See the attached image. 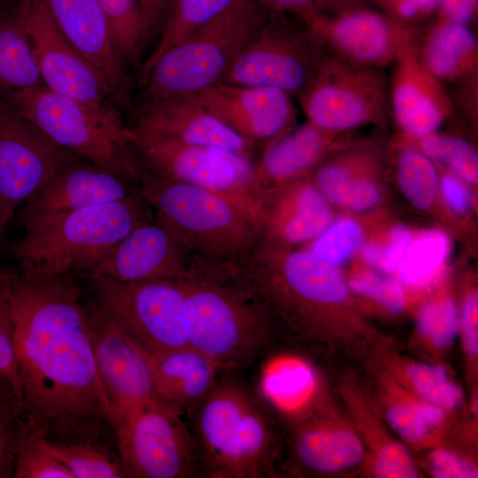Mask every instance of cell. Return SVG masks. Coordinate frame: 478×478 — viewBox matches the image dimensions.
<instances>
[{"mask_svg":"<svg viewBox=\"0 0 478 478\" xmlns=\"http://www.w3.org/2000/svg\"><path fill=\"white\" fill-rule=\"evenodd\" d=\"M217 119L253 144L270 142L292 127V96L270 87L218 83L196 93Z\"/></svg>","mask_w":478,"mask_h":478,"instance_id":"cell-19","label":"cell"},{"mask_svg":"<svg viewBox=\"0 0 478 478\" xmlns=\"http://www.w3.org/2000/svg\"><path fill=\"white\" fill-rule=\"evenodd\" d=\"M131 135L134 153L143 171L223 195L246 209L258 223L251 160L219 149Z\"/></svg>","mask_w":478,"mask_h":478,"instance_id":"cell-12","label":"cell"},{"mask_svg":"<svg viewBox=\"0 0 478 478\" xmlns=\"http://www.w3.org/2000/svg\"><path fill=\"white\" fill-rule=\"evenodd\" d=\"M478 0H439L436 15L468 25L477 17Z\"/></svg>","mask_w":478,"mask_h":478,"instance_id":"cell-51","label":"cell"},{"mask_svg":"<svg viewBox=\"0 0 478 478\" xmlns=\"http://www.w3.org/2000/svg\"><path fill=\"white\" fill-rule=\"evenodd\" d=\"M0 376L13 386L19 399V388L14 346V320L9 290L8 269L0 266Z\"/></svg>","mask_w":478,"mask_h":478,"instance_id":"cell-41","label":"cell"},{"mask_svg":"<svg viewBox=\"0 0 478 478\" xmlns=\"http://www.w3.org/2000/svg\"><path fill=\"white\" fill-rule=\"evenodd\" d=\"M108 21L115 48L127 66L139 64L150 41L137 0H98Z\"/></svg>","mask_w":478,"mask_h":478,"instance_id":"cell-30","label":"cell"},{"mask_svg":"<svg viewBox=\"0 0 478 478\" xmlns=\"http://www.w3.org/2000/svg\"><path fill=\"white\" fill-rule=\"evenodd\" d=\"M319 188L332 201L354 210H366L376 204L379 191L369 181L352 175L347 163H331L321 166L316 175Z\"/></svg>","mask_w":478,"mask_h":478,"instance_id":"cell-33","label":"cell"},{"mask_svg":"<svg viewBox=\"0 0 478 478\" xmlns=\"http://www.w3.org/2000/svg\"><path fill=\"white\" fill-rule=\"evenodd\" d=\"M411 242V232L404 226L396 227L390 235L387 250L382 251L381 267L386 271L397 270Z\"/></svg>","mask_w":478,"mask_h":478,"instance_id":"cell-50","label":"cell"},{"mask_svg":"<svg viewBox=\"0 0 478 478\" xmlns=\"http://www.w3.org/2000/svg\"><path fill=\"white\" fill-rule=\"evenodd\" d=\"M407 375L415 390L426 402L443 409H454L461 403L460 389L449 380L443 366L414 363L408 366Z\"/></svg>","mask_w":478,"mask_h":478,"instance_id":"cell-39","label":"cell"},{"mask_svg":"<svg viewBox=\"0 0 478 478\" xmlns=\"http://www.w3.org/2000/svg\"><path fill=\"white\" fill-rule=\"evenodd\" d=\"M449 250L444 234L429 231L410 243L397 267L399 278L409 286L418 287L431 282L438 274Z\"/></svg>","mask_w":478,"mask_h":478,"instance_id":"cell-32","label":"cell"},{"mask_svg":"<svg viewBox=\"0 0 478 478\" xmlns=\"http://www.w3.org/2000/svg\"><path fill=\"white\" fill-rule=\"evenodd\" d=\"M49 443L51 453L71 472L73 478L127 477L119 455L104 443Z\"/></svg>","mask_w":478,"mask_h":478,"instance_id":"cell-31","label":"cell"},{"mask_svg":"<svg viewBox=\"0 0 478 478\" xmlns=\"http://www.w3.org/2000/svg\"><path fill=\"white\" fill-rule=\"evenodd\" d=\"M410 137L416 139L417 150L428 158L439 161L467 181H477L478 155L474 148L465 140L436 135L435 132Z\"/></svg>","mask_w":478,"mask_h":478,"instance_id":"cell-36","label":"cell"},{"mask_svg":"<svg viewBox=\"0 0 478 478\" xmlns=\"http://www.w3.org/2000/svg\"><path fill=\"white\" fill-rule=\"evenodd\" d=\"M397 173L402 192L410 204L420 209L431 205L438 188V176L430 158L413 148H404Z\"/></svg>","mask_w":478,"mask_h":478,"instance_id":"cell-34","label":"cell"},{"mask_svg":"<svg viewBox=\"0 0 478 478\" xmlns=\"http://www.w3.org/2000/svg\"><path fill=\"white\" fill-rule=\"evenodd\" d=\"M374 1L385 14L412 30L418 24L434 17L439 6V0Z\"/></svg>","mask_w":478,"mask_h":478,"instance_id":"cell-44","label":"cell"},{"mask_svg":"<svg viewBox=\"0 0 478 478\" xmlns=\"http://www.w3.org/2000/svg\"><path fill=\"white\" fill-rule=\"evenodd\" d=\"M42 1L59 31L103 77L116 104L126 106L127 66L115 48L98 0Z\"/></svg>","mask_w":478,"mask_h":478,"instance_id":"cell-20","label":"cell"},{"mask_svg":"<svg viewBox=\"0 0 478 478\" xmlns=\"http://www.w3.org/2000/svg\"><path fill=\"white\" fill-rule=\"evenodd\" d=\"M0 99V229L64 166L79 160Z\"/></svg>","mask_w":478,"mask_h":478,"instance_id":"cell-13","label":"cell"},{"mask_svg":"<svg viewBox=\"0 0 478 478\" xmlns=\"http://www.w3.org/2000/svg\"><path fill=\"white\" fill-rule=\"evenodd\" d=\"M20 405L51 443H104L112 409L91 341L90 299L71 274L8 269Z\"/></svg>","mask_w":478,"mask_h":478,"instance_id":"cell-1","label":"cell"},{"mask_svg":"<svg viewBox=\"0 0 478 478\" xmlns=\"http://www.w3.org/2000/svg\"><path fill=\"white\" fill-rule=\"evenodd\" d=\"M308 121L343 131L382 123L389 111V88L381 69L326 54L299 95Z\"/></svg>","mask_w":478,"mask_h":478,"instance_id":"cell-11","label":"cell"},{"mask_svg":"<svg viewBox=\"0 0 478 478\" xmlns=\"http://www.w3.org/2000/svg\"><path fill=\"white\" fill-rule=\"evenodd\" d=\"M43 85L96 107H118L100 73L59 31L42 0H18Z\"/></svg>","mask_w":478,"mask_h":478,"instance_id":"cell-14","label":"cell"},{"mask_svg":"<svg viewBox=\"0 0 478 478\" xmlns=\"http://www.w3.org/2000/svg\"><path fill=\"white\" fill-rule=\"evenodd\" d=\"M150 40L158 36L175 0H137Z\"/></svg>","mask_w":478,"mask_h":478,"instance_id":"cell-48","label":"cell"},{"mask_svg":"<svg viewBox=\"0 0 478 478\" xmlns=\"http://www.w3.org/2000/svg\"><path fill=\"white\" fill-rule=\"evenodd\" d=\"M443 409L428 402L397 404L386 414L389 426L407 441L418 442L443 420Z\"/></svg>","mask_w":478,"mask_h":478,"instance_id":"cell-38","label":"cell"},{"mask_svg":"<svg viewBox=\"0 0 478 478\" xmlns=\"http://www.w3.org/2000/svg\"><path fill=\"white\" fill-rule=\"evenodd\" d=\"M281 17L270 13L264 19L219 83L270 87L299 96L325 57V48L305 23L296 27Z\"/></svg>","mask_w":478,"mask_h":478,"instance_id":"cell-9","label":"cell"},{"mask_svg":"<svg viewBox=\"0 0 478 478\" xmlns=\"http://www.w3.org/2000/svg\"><path fill=\"white\" fill-rule=\"evenodd\" d=\"M14 478H73L51 453L48 441L27 422L17 451Z\"/></svg>","mask_w":478,"mask_h":478,"instance_id":"cell-35","label":"cell"},{"mask_svg":"<svg viewBox=\"0 0 478 478\" xmlns=\"http://www.w3.org/2000/svg\"><path fill=\"white\" fill-rule=\"evenodd\" d=\"M442 190L447 204L459 214L466 213L470 206V198L465 187L458 180L445 175L442 179Z\"/></svg>","mask_w":478,"mask_h":478,"instance_id":"cell-52","label":"cell"},{"mask_svg":"<svg viewBox=\"0 0 478 478\" xmlns=\"http://www.w3.org/2000/svg\"><path fill=\"white\" fill-rule=\"evenodd\" d=\"M275 195L279 197L268 192L258 200L260 243H302L328 228L332 214L324 197L312 185L304 183L286 195Z\"/></svg>","mask_w":478,"mask_h":478,"instance_id":"cell-23","label":"cell"},{"mask_svg":"<svg viewBox=\"0 0 478 478\" xmlns=\"http://www.w3.org/2000/svg\"><path fill=\"white\" fill-rule=\"evenodd\" d=\"M139 194L196 262L240 264L259 243L256 219L242 205L204 188L145 171Z\"/></svg>","mask_w":478,"mask_h":478,"instance_id":"cell-5","label":"cell"},{"mask_svg":"<svg viewBox=\"0 0 478 478\" xmlns=\"http://www.w3.org/2000/svg\"><path fill=\"white\" fill-rule=\"evenodd\" d=\"M412 42L421 65L440 82L476 81L478 43L467 25L435 15Z\"/></svg>","mask_w":478,"mask_h":478,"instance_id":"cell-26","label":"cell"},{"mask_svg":"<svg viewBox=\"0 0 478 478\" xmlns=\"http://www.w3.org/2000/svg\"><path fill=\"white\" fill-rule=\"evenodd\" d=\"M334 132L308 123L268 142L263 155L252 165L251 187L259 197L313 167L328 150Z\"/></svg>","mask_w":478,"mask_h":478,"instance_id":"cell-24","label":"cell"},{"mask_svg":"<svg viewBox=\"0 0 478 478\" xmlns=\"http://www.w3.org/2000/svg\"><path fill=\"white\" fill-rule=\"evenodd\" d=\"M269 14L259 0H239L167 50L141 73L142 104L196 94L219 83Z\"/></svg>","mask_w":478,"mask_h":478,"instance_id":"cell-7","label":"cell"},{"mask_svg":"<svg viewBox=\"0 0 478 478\" xmlns=\"http://www.w3.org/2000/svg\"><path fill=\"white\" fill-rule=\"evenodd\" d=\"M190 416L200 476L273 474L277 436L262 397L248 385L219 379Z\"/></svg>","mask_w":478,"mask_h":478,"instance_id":"cell-4","label":"cell"},{"mask_svg":"<svg viewBox=\"0 0 478 478\" xmlns=\"http://www.w3.org/2000/svg\"><path fill=\"white\" fill-rule=\"evenodd\" d=\"M293 451L302 466L319 474L354 466L360 462L364 452L355 434L316 422L302 424L297 429Z\"/></svg>","mask_w":478,"mask_h":478,"instance_id":"cell-27","label":"cell"},{"mask_svg":"<svg viewBox=\"0 0 478 478\" xmlns=\"http://www.w3.org/2000/svg\"><path fill=\"white\" fill-rule=\"evenodd\" d=\"M150 207L136 192L119 201L34 216L20 221L22 235L2 250L19 271L37 276L83 272L150 218Z\"/></svg>","mask_w":478,"mask_h":478,"instance_id":"cell-3","label":"cell"},{"mask_svg":"<svg viewBox=\"0 0 478 478\" xmlns=\"http://www.w3.org/2000/svg\"><path fill=\"white\" fill-rule=\"evenodd\" d=\"M58 146L105 170L139 181L143 169L118 107H96L43 84L0 98Z\"/></svg>","mask_w":478,"mask_h":478,"instance_id":"cell-6","label":"cell"},{"mask_svg":"<svg viewBox=\"0 0 478 478\" xmlns=\"http://www.w3.org/2000/svg\"><path fill=\"white\" fill-rule=\"evenodd\" d=\"M82 159L60 169L18 212L19 221L121 200L136 193L128 178Z\"/></svg>","mask_w":478,"mask_h":478,"instance_id":"cell-22","label":"cell"},{"mask_svg":"<svg viewBox=\"0 0 478 478\" xmlns=\"http://www.w3.org/2000/svg\"><path fill=\"white\" fill-rule=\"evenodd\" d=\"M27 425L19 397L0 376V478L12 477L17 451Z\"/></svg>","mask_w":478,"mask_h":478,"instance_id":"cell-37","label":"cell"},{"mask_svg":"<svg viewBox=\"0 0 478 478\" xmlns=\"http://www.w3.org/2000/svg\"><path fill=\"white\" fill-rule=\"evenodd\" d=\"M181 281L189 346L221 373L243 370L262 356L274 312L238 264L197 262Z\"/></svg>","mask_w":478,"mask_h":478,"instance_id":"cell-2","label":"cell"},{"mask_svg":"<svg viewBox=\"0 0 478 478\" xmlns=\"http://www.w3.org/2000/svg\"><path fill=\"white\" fill-rule=\"evenodd\" d=\"M42 84L29 37L15 5L0 15V98Z\"/></svg>","mask_w":478,"mask_h":478,"instance_id":"cell-28","label":"cell"},{"mask_svg":"<svg viewBox=\"0 0 478 478\" xmlns=\"http://www.w3.org/2000/svg\"><path fill=\"white\" fill-rule=\"evenodd\" d=\"M239 0H175L150 53L140 66L141 73L167 50L205 25Z\"/></svg>","mask_w":478,"mask_h":478,"instance_id":"cell-29","label":"cell"},{"mask_svg":"<svg viewBox=\"0 0 478 478\" xmlns=\"http://www.w3.org/2000/svg\"><path fill=\"white\" fill-rule=\"evenodd\" d=\"M129 128L135 135L219 149L249 160L255 146L212 114L196 94L142 104Z\"/></svg>","mask_w":478,"mask_h":478,"instance_id":"cell-18","label":"cell"},{"mask_svg":"<svg viewBox=\"0 0 478 478\" xmlns=\"http://www.w3.org/2000/svg\"><path fill=\"white\" fill-rule=\"evenodd\" d=\"M430 469L435 477L439 478H470L477 477L474 466L464 462L452 453L437 450L430 456Z\"/></svg>","mask_w":478,"mask_h":478,"instance_id":"cell-46","label":"cell"},{"mask_svg":"<svg viewBox=\"0 0 478 478\" xmlns=\"http://www.w3.org/2000/svg\"><path fill=\"white\" fill-rule=\"evenodd\" d=\"M271 14L293 15L305 23L319 11L316 0H259Z\"/></svg>","mask_w":478,"mask_h":478,"instance_id":"cell-49","label":"cell"},{"mask_svg":"<svg viewBox=\"0 0 478 478\" xmlns=\"http://www.w3.org/2000/svg\"><path fill=\"white\" fill-rule=\"evenodd\" d=\"M195 263L175 234L158 220L150 218L82 273L120 282L181 280Z\"/></svg>","mask_w":478,"mask_h":478,"instance_id":"cell-17","label":"cell"},{"mask_svg":"<svg viewBox=\"0 0 478 478\" xmlns=\"http://www.w3.org/2000/svg\"><path fill=\"white\" fill-rule=\"evenodd\" d=\"M413 36L392 63L389 103V111L403 133L421 136L436 132L452 113L453 104L443 84L420 62Z\"/></svg>","mask_w":478,"mask_h":478,"instance_id":"cell-21","label":"cell"},{"mask_svg":"<svg viewBox=\"0 0 478 478\" xmlns=\"http://www.w3.org/2000/svg\"><path fill=\"white\" fill-rule=\"evenodd\" d=\"M85 276L89 297L98 312L120 327L148 353L189 345L181 280L120 282Z\"/></svg>","mask_w":478,"mask_h":478,"instance_id":"cell-8","label":"cell"},{"mask_svg":"<svg viewBox=\"0 0 478 478\" xmlns=\"http://www.w3.org/2000/svg\"><path fill=\"white\" fill-rule=\"evenodd\" d=\"M351 287L359 294L376 299L389 312L397 313L405 308L404 290L394 279L367 274L351 280Z\"/></svg>","mask_w":478,"mask_h":478,"instance_id":"cell-43","label":"cell"},{"mask_svg":"<svg viewBox=\"0 0 478 478\" xmlns=\"http://www.w3.org/2000/svg\"><path fill=\"white\" fill-rule=\"evenodd\" d=\"M183 417L163 404L112 419L118 455L127 477L200 476L195 442Z\"/></svg>","mask_w":478,"mask_h":478,"instance_id":"cell-10","label":"cell"},{"mask_svg":"<svg viewBox=\"0 0 478 478\" xmlns=\"http://www.w3.org/2000/svg\"><path fill=\"white\" fill-rule=\"evenodd\" d=\"M374 472L381 478H413L418 475L409 452L397 442L389 443L379 451Z\"/></svg>","mask_w":478,"mask_h":478,"instance_id":"cell-45","label":"cell"},{"mask_svg":"<svg viewBox=\"0 0 478 478\" xmlns=\"http://www.w3.org/2000/svg\"><path fill=\"white\" fill-rule=\"evenodd\" d=\"M316 3L320 12H329L360 4L361 0H316Z\"/></svg>","mask_w":478,"mask_h":478,"instance_id":"cell-53","label":"cell"},{"mask_svg":"<svg viewBox=\"0 0 478 478\" xmlns=\"http://www.w3.org/2000/svg\"><path fill=\"white\" fill-rule=\"evenodd\" d=\"M3 235H4V232L0 229V250H2V246H3V242H2Z\"/></svg>","mask_w":478,"mask_h":478,"instance_id":"cell-55","label":"cell"},{"mask_svg":"<svg viewBox=\"0 0 478 478\" xmlns=\"http://www.w3.org/2000/svg\"><path fill=\"white\" fill-rule=\"evenodd\" d=\"M362 256L370 264L381 266L382 251L374 244H366L361 250Z\"/></svg>","mask_w":478,"mask_h":478,"instance_id":"cell-54","label":"cell"},{"mask_svg":"<svg viewBox=\"0 0 478 478\" xmlns=\"http://www.w3.org/2000/svg\"><path fill=\"white\" fill-rule=\"evenodd\" d=\"M323 47L350 63L381 69L392 64L414 35L383 12L361 4L318 12L305 23Z\"/></svg>","mask_w":478,"mask_h":478,"instance_id":"cell-15","label":"cell"},{"mask_svg":"<svg viewBox=\"0 0 478 478\" xmlns=\"http://www.w3.org/2000/svg\"><path fill=\"white\" fill-rule=\"evenodd\" d=\"M148 354L158 397L183 416L192 414L220 379V368L189 345Z\"/></svg>","mask_w":478,"mask_h":478,"instance_id":"cell-25","label":"cell"},{"mask_svg":"<svg viewBox=\"0 0 478 478\" xmlns=\"http://www.w3.org/2000/svg\"><path fill=\"white\" fill-rule=\"evenodd\" d=\"M360 238L359 226L351 220H343L320 235L312 252L322 260L337 266L351 256Z\"/></svg>","mask_w":478,"mask_h":478,"instance_id":"cell-42","label":"cell"},{"mask_svg":"<svg viewBox=\"0 0 478 478\" xmlns=\"http://www.w3.org/2000/svg\"><path fill=\"white\" fill-rule=\"evenodd\" d=\"M478 297L469 294L462 305L461 324L464 344L467 354L476 358L478 354Z\"/></svg>","mask_w":478,"mask_h":478,"instance_id":"cell-47","label":"cell"},{"mask_svg":"<svg viewBox=\"0 0 478 478\" xmlns=\"http://www.w3.org/2000/svg\"><path fill=\"white\" fill-rule=\"evenodd\" d=\"M418 329L434 346L449 347L459 330V318L453 301L443 298L425 304L418 317Z\"/></svg>","mask_w":478,"mask_h":478,"instance_id":"cell-40","label":"cell"},{"mask_svg":"<svg viewBox=\"0 0 478 478\" xmlns=\"http://www.w3.org/2000/svg\"><path fill=\"white\" fill-rule=\"evenodd\" d=\"M90 320L96 364L112 409V420L137 409L165 404L156 392L148 352L101 315L91 299Z\"/></svg>","mask_w":478,"mask_h":478,"instance_id":"cell-16","label":"cell"}]
</instances>
